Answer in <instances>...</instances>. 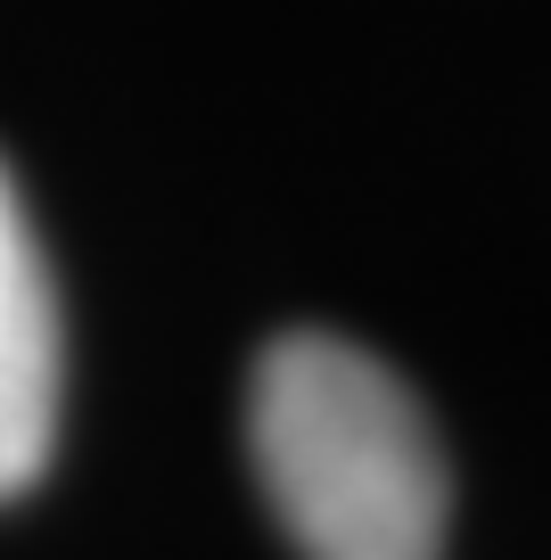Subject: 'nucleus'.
I'll list each match as a JSON object with an SVG mask.
<instances>
[{
	"instance_id": "nucleus-1",
	"label": "nucleus",
	"mask_w": 551,
	"mask_h": 560,
	"mask_svg": "<svg viewBox=\"0 0 551 560\" xmlns=\"http://www.w3.org/2000/svg\"><path fill=\"white\" fill-rule=\"evenodd\" d=\"M247 454L305 560H436L453 478L420 396L354 338L296 330L263 347Z\"/></svg>"
},
{
	"instance_id": "nucleus-2",
	"label": "nucleus",
	"mask_w": 551,
	"mask_h": 560,
	"mask_svg": "<svg viewBox=\"0 0 551 560\" xmlns=\"http://www.w3.org/2000/svg\"><path fill=\"white\" fill-rule=\"evenodd\" d=\"M58 445V298L25 207L0 174V503L42 478Z\"/></svg>"
}]
</instances>
